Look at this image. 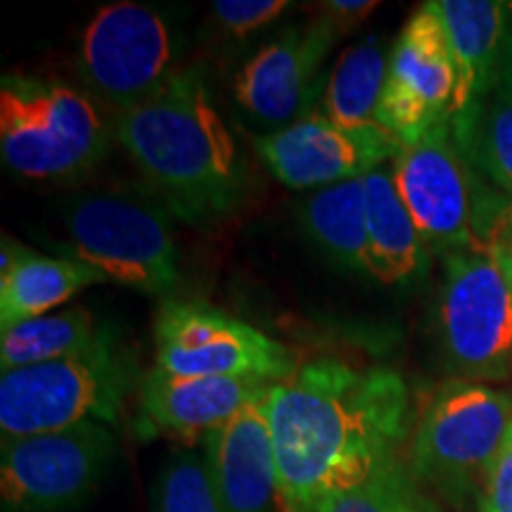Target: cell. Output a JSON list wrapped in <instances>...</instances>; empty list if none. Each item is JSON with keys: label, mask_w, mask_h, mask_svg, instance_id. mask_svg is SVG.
I'll return each instance as SVG.
<instances>
[{"label": "cell", "mask_w": 512, "mask_h": 512, "mask_svg": "<svg viewBox=\"0 0 512 512\" xmlns=\"http://www.w3.org/2000/svg\"><path fill=\"white\" fill-rule=\"evenodd\" d=\"M273 382L259 377H174L152 368L138 384V437L207 439Z\"/></svg>", "instance_id": "cell-15"}, {"label": "cell", "mask_w": 512, "mask_h": 512, "mask_svg": "<svg viewBox=\"0 0 512 512\" xmlns=\"http://www.w3.org/2000/svg\"><path fill=\"white\" fill-rule=\"evenodd\" d=\"M0 256V330L48 316L83 287L107 283L105 275L74 256L34 254L8 235Z\"/></svg>", "instance_id": "cell-18"}, {"label": "cell", "mask_w": 512, "mask_h": 512, "mask_svg": "<svg viewBox=\"0 0 512 512\" xmlns=\"http://www.w3.org/2000/svg\"><path fill=\"white\" fill-rule=\"evenodd\" d=\"M105 325L86 306H72L48 316L24 320L8 330H0V368L10 370L38 366L98 347L112 337Z\"/></svg>", "instance_id": "cell-20"}, {"label": "cell", "mask_w": 512, "mask_h": 512, "mask_svg": "<svg viewBox=\"0 0 512 512\" xmlns=\"http://www.w3.org/2000/svg\"><path fill=\"white\" fill-rule=\"evenodd\" d=\"M392 48L380 36H368L339 55L328 88L325 114L339 126H377V110L384 93Z\"/></svg>", "instance_id": "cell-21"}, {"label": "cell", "mask_w": 512, "mask_h": 512, "mask_svg": "<svg viewBox=\"0 0 512 512\" xmlns=\"http://www.w3.org/2000/svg\"><path fill=\"white\" fill-rule=\"evenodd\" d=\"M79 72L88 91L117 117L133 110L178 72L169 24L143 3L102 5L83 31Z\"/></svg>", "instance_id": "cell-9"}, {"label": "cell", "mask_w": 512, "mask_h": 512, "mask_svg": "<svg viewBox=\"0 0 512 512\" xmlns=\"http://www.w3.org/2000/svg\"><path fill=\"white\" fill-rule=\"evenodd\" d=\"M368 209L370 275L384 285L413 278L422 266L425 240L396 190L392 169L380 166L363 178Z\"/></svg>", "instance_id": "cell-19"}, {"label": "cell", "mask_w": 512, "mask_h": 512, "mask_svg": "<svg viewBox=\"0 0 512 512\" xmlns=\"http://www.w3.org/2000/svg\"><path fill=\"white\" fill-rule=\"evenodd\" d=\"M498 76L512 88V10L508 19V29H505L503 38V53H501V67H498Z\"/></svg>", "instance_id": "cell-30"}, {"label": "cell", "mask_w": 512, "mask_h": 512, "mask_svg": "<svg viewBox=\"0 0 512 512\" xmlns=\"http://www.w3.org/2000/svg\"><path fill=\"white\" fill-rule=\"evenodd\" d=\"M512 396L482 382L439 387L415 427L411 467L451 501H463L489 479L508 446Z\"/></svg>", "instance_id": "cell-6"}, {"label": "cell", "mask_w": 512, "mask_h": 512, "mask_svg": "<svg viewBox=\"0 0 512 512\" xmlns=\"http://www.w3.org/2000/svg\"><path fill=\"white\" fill-rule=\"evenodd\" d=\"M458 72L444 24L432 3L420 5L392 46L377 126L401 143L451 121Z\"/></svg>", "instance_id": "cell-13"}, {"label": "cell", "mask_w": 512, "mask_h": 512, "mask_svg": "<svg viewBox=\"0 0 512 512\" xmlns=\"http://www.w3.org/2000/svg\"><path fill=\"white\" fill-rule=\"evenodd\" d=\"M377 5L380 3H375V0H328L325 10H328V17L335 19L339 27H351V24L363 22V19L373 15Z\"/></svg>", "instance_id": "cell-28"}, {"label": "cell", "mask_w": 512, "mask_h": 512, "mask_svg": "<svg viewBox=\"0 0 512 512\" xmlns=\"http://www.w3.org/2000/svg\"><path fill=\"white\" fill-rule=\"evenodd\" d=\"M489 249L496 254L512 290V211H505L503 219L498 221L494 235L489 240Z\"/></svg>", "instance_id": "cell-29"}, {"label": "cell", "mask_w": 512, "mask_h": 512, "mask_svg": "<svg viewBox=\"0 0 512 512\" xmlns=\"http://www.w3.org/2000/svg\"><path fill=\"white\" fill-rule=\"evenodd\" d=\"M117 138L95 102L62 81L8 74L0 81V152L34 181L83 176Z\"/></svg>", "instance_id": "cell-3"}, {"label": "cell", "mask_w": 512, "mask_h": 512, "mask_svg": "<svg viewBox=\"0 0 512 512\" xmlns=\"http://www.w3.org/2000/svg\"><path fill=\"white\" fill-rule=\"evenodd\" d=\"M441 335L465 380H503L512 370V290L489 247L448 252Z\"/></svg>", "instance_id": "cell-8"}, {"label": "cell", "mask_w": 512, "mask_h": 512, "mask_svg": "<svg viewBox=\"0 0 512 512\" xmlns=\"http://www.w3.org/2000/svg\"><path fill=\"white\" fill-rule=\"evenodd\" d=\"M140 382L136 356L117 335L83 354L10 370L0 377V432L22 439L81 422L112 425Z\"/></svg>", "instance_id": "cell-4"}, {"label": "cell", "mask_w": 512, "mask_h": 512, "mask_svg": "<svg viewBox=\"0 0 512 512\" xmlns=\"http://www.w3.org/2000/svg\"><path fill=\"white\" fill-rule=\"evenodd\" d=\"M479 512H512V448L505 446L501 458L486 479Z\"/></svg>", "instance_id": "cell-27"}, {"label": "cell", "mask_w": 512, "mask_h": 512, "mask_svg": "<svg viewBox=\"0 0 512 512\" xmlns=\"http://www.w3.org/2000/svg\"><path fill=\"white\" fill-rule=\"evenodd\" d=\"M114 434L105 422L3 439L0 494L5 512H62L86 501L105 475Z\"/></svg>", "instance_id": "cell-10"}, {"label": "cell", "mask_w": 512, "mask_h": 512, "mask_svg": "<svg viewBox=\"0 0 512 512\" xmlns=\"http://www.w3.org/2000/svg\"><path fill=\"white\" fill-rule=\"evenodd\" d=\"M254 147L275 181L316 192L373 174L396 157L401 140L382 126L347 128L325 112H309L280 131L256 136Z\"/></svg>", "instance_id": "cell-11"}, {"label": "cell", "mask_w": 512, "mask_h": 512, "mask_svg": "<svg viewBox=\"0 0 512 512\" xmlns=\"http://www.w3.org/2000/svg\"><path fill=\"white\" fill-rule=\"evenodd\" d=\"M266 411L280 512H316L330 494L399 460L411 422L401 375L337 358H316L273 382Z\"/></svg>", "instance_id": "cell-1"}, {"label": "cell", "mask_w": 512, "mask_h": 512, "mask_svg": "<svg viewBox=\"0 0 512 512\" xmlns=\"http://www.w3.org/2000/svg\"><path fill=\"white\" fill-rule=\"evenodd\" d=\"M157 512H223L204 460L183 453L164 467L157 484Z\"/></svg>", "instance_id": "cell-25"}, {"label": "cell", "mask_w": 512, "mask_h": 512, "mask_svg": "<svg viewBox=\"0 0 512 512\" xmlns=\"http://www.w3.org/2000/svg\"><path fill=\"white\" fill-rule=\"evenodd\" d=\"M460 155L512 195V88L501 76L484 98L451 119Z\"/></svg>", "instance_id": "cell-22"}, {"label": "cell", "mask_w": 512, "mask_h": 512, "mask_svg": "<svg viewBox=\"0 0 512 512\" xmlns=\"http://www.w3.org/2000/svg\"><path fill=\"white\" fill-rule=\"evenodd\" d=\"M510 211H512V209H510Z\"/></svg>", "instance_id": "cell-33"}, {"label": "cell", "mask_w": 512, "mask_h": 512, "mask_svg": "<svg viewBox=\"0 0 512 512\" xmlns=\"http://www.w3.org/2000/svg\"><path fill=\"white\" fill-rule=\"evenodd\" d=\"M413 489L399 460L349 489L330 494L316 512H406Z\"/></svg>", "instance_id": "cell-24"}, {"label": "cell", "mask_w": 512, "mask_h": 512, "mask_svg": "<svg viewBox=\"0 0 512 512\" xmlns=\"http://www.w3.org/2000/svg\"><path fill=\"white\" fill-rule=\"evenodd\" d=\"M392 176L427 245L451 252L484 247L477 238L475 200L451 121L401 143L392 159Z\"/></svg>", "instance_id": "cell-12"}, {"label": "cell", "mask_w": 512, "mask_h": 512, "mask_svg": "<svg viewBox=\"0 0 512 512\" xmlns=\"http://www.w3.org/2000/svg\"><path fill=\"white\" fill-rule=\"evenodd\" d=\"M337 34L339 24L330 17L287 27L242 67L235 79L238 105L275 131L306 117Z\"/></svg>", "instance_id": "cell-14"}, {"label": "cell", "mask_w": 512, "mask_h": 512, "mask_svg": "<svg viewBox=\"0 0 512 512\" xmlns=\"http://www.w3.org/2000/svg\"><path fill=\"white\" fill-rule=\"evenodd\" d=\"M508 446L512 448V427H510V434H508Z\"/></svg>", "instance_id": "cell-32"}, {"label": "cell", "mask_w": 512, "mask_h": 512, "mask_svg": "<svg viewBox=\"0 0 512 512\" xmlns=\"http://www.w3.org/2000/svg\"><path fill=\"white\" fill-rule=\"evenodd\" d=\"M406 512H437V510H434L432 505L427 503V501H422V498H420L418 494H413L411 501H408Z\"/></svg>", "instance_id": "cell-31"}, {"label": "cell", "mask_w": 512, "mask_h": 512, "mask_svg": "<svg viewBox=\"0 0 512 512\" xmlns=\"http://www.w3.org/2000/svg\"><path fill=\"white\" fill-rule=\"evenodd\" d=\"M155 368L174 377H259L280 382L299 366L290 349L204 302L166 299L155 320Z\"/></svg>", "instance_id": "cell-7"}, {"label": "cell", "mask_w": 512, "mask_h": 512, "mask_svg": "<svg viewBox=\"0 0 512 512\" xmlns=\"http://www.w3.org/2000/svg\"><path fill=\"white\" fill-rule=\"evenodd\" d=\"M313 240L339 264L370 273L368 209L363 178L316 190L304 204Z\"/></svg>", "instance_id": "cell-23"}, {"label": "cell", "mask_w": 512, "mask_h": 512, "mask_svg": "<svg viewBox=\"0 0 512 512\" xmlns=\"http://www.w3.org/2000/svg\"><path fill=\"white\" fill-rule=\"evenodd\" d=\"M117 140L169 214L190 226L219 223L247 195V164L197 67L119 114Z\"/></svg>", "instance_id": "cell-2"}, {"label": "cell", "mask_w": 512, "mask_h": 512, "mask_svg": "<svg viewBox=\"0 0 512 512\" xmlns=\"http://www.w3.org/2000/svg\"><path fill=\"white\" fill-rule=\"evenodd\" d=\"M74 259L150 297L174 299L181 285L171 223L155 202L133 192H88L64 211Z\"/></svg>", "instance_id": "cell-5"}, {"label": "cell", "mask_w": 512, "mask_h": 512, "mask_svg": "<svg viewBox=\"0 0 512 512\" xmlns=\"http://www.w3.org/2000/svg\"><path fill=\"white\" fill-rule=\"evenodd\" d=\"M287 8L290 0H216L211 12L228 34L247 36L271 24Z\"/></svg>", "instance_id": "cell-26"}, {"label": "cell", "mask_w": 512, "mask_h": 512, "mask_svg": "<svg viewBox=\"0 0 512 512\" xmlns=\"http://www.w3.org/2000/svg\"><path fill=\"white\" fill-rule=\"evenodd\" d=\"M266 394L204 439V463L223 512H268L278 501Z\"/></svg>", "instance_id": "cell-16"}, {"label": "cell", "mask_w": 512, "mask_h": 512, "mask_svg": "<svg viewBox=\"0 0 512 512\" xmlns=\"http://www.w3.org/2000/svg\"><path fill=\"white\" fill-rule=\"evenodd\" d=\"M441 24H444L453 62H456L458 86L453 98V117L475 105L494 88L501 67L503 38L508 29L512 3L501 0H434Z\"/></svg>", "instance_id": "cell-17"}]
</instances>
